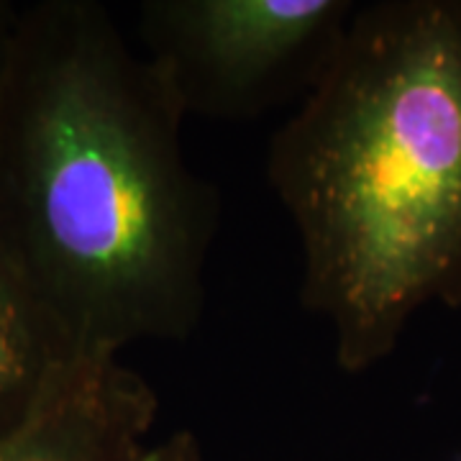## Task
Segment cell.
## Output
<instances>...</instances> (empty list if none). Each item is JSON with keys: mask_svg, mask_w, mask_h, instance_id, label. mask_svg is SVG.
Here are the masks:
<instances>
[{"mask_svg": "<svg viewBox=\"0 0 461 461\" xmlns=\"http://www.w3.org/2000/svg\"><path fill=\"white\" fill-rule=\"evenodd\" d=\"M185 108L90 0L21 5L0 75V254L77 357L190 339L221 200Z\"/></svg>", "mask_w": 461, "mask_h": 461, "instance_id": "1", "label": "cell"}, {"mask_svg": "<svg viewBox=\"0 0 461 461\" xmlns=\"http://www.w3.org/2000/svg\"><path fill=\"white\" fill-rule=\"evenodd\" d=\"M267 180L341 372L384 362L423 308H461V0L357 3Z\"/></svg>", "mask_w": 461, "mask_h": 461, "instance_id": "2", "label": "cell"}, {"mask_svg": "<svg viewBox=\"0 0 461 461\" xmlns=\"http://www.w3.org/2000/svg\"><path fill=\"white\" fill-rule=\"evenodd\" d=\"M357 11L354 0H147L141 51L187 115L249 121L300 103Z\"/></svg>", "mask_w": 461, "mask_h": 461, "instance_id": "3", "label": "cell"}, {"mask_svg": "<svg viewBox=\"0 0 461 461\" xmlns=\"http://www.w3.org/2000/svg\"><path fill=\"white\" fill-rule=\"evenodd\" d=\"M157 415V393L121 357H80L0 433V461H131L151 441Z\"/></svg>", "mask_w": 461, "mask_h": 461, "instance_id": "4", "label": "cell"}, {"mask_svg": "<svg viewBox=\"0 0 461 461\" xmlns=\"http://www.w3.org/2000/svg\"><path fill=\"white\" fill-rule=\"evenodd\" d=\"M72 359L80 357L69 351L0 254V433L32 411L51 375Z\"/></svg>", "mask_w": 461, "mask_h": 461, "instance_id": "5", "label": "cell"}, {"mask_svg": "<svg viewBox=\"0 0 461 461\" xmlns=\"http://www.w3.org/2000/svg\"><path fill=\"white\" fill-rule=\"evenodd\" d=\"M131 461H205V451L190 430H172L165 438H151Z\"/></svg>", "mask_w": 461, "mask_h": 461, "instance_id": "6", "label": "cell"}, {"mask_svg": "<svg viewBox=\"0 0 461 461\" xmlns=\"http://www.w3.org/2000/svg\"><path fill=\"white\" fill-rule=\"evenodd\" d=\"M18 11H21L18 3L0 0V75H3L5 54H8V47H11V36H14V29H16Z\"/></svg>", "mask_w": 461, "mask_h": 461, "instance_id": "7", "label": "cell"}]
</instances>
